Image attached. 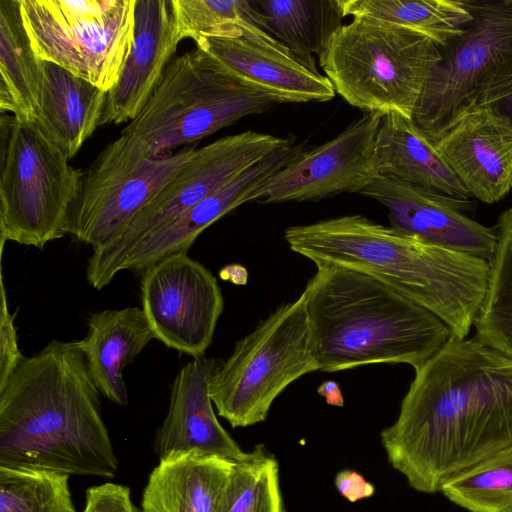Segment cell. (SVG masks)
<instances>
[{"mask_svg":"<svg viewBox=\"0 0 512 512\" xmlns=\"http://www.w3.org/2000/svg\"><path fill=\"white\" fill-rule=\"evenodd\" d=\"M360 194L381 203L390 227L430 244L490 260L497 232L467 216L468 200L446 196L400 180L377 177Z\"/></svg>","mask_w":512,"mask_h":512,"instance_id":"9a60e30c","label":"cell"},{"mask_svg":"<svg viewBox=\"0 0 512 512\" xmlns=\"http://www.w3.org/2000/svg\"><path fill=\"white\" fill-rule=\"evenodd\" d=\"M304 144L294 141L246 169L201 202L141 241L126 256L119 272L142 273L165 256L187 253L197 237L210 225L241 204L266 179L287 165Z\"/></svg>","mask_w":512,"mask_h":512,"instance_id":"d6986e66","label":"cell"},{"mask_svg":"<svg viewBox=\"0 0 512 512\" xmlns=\"http://www.w3.org/2000/svg\"><path fill=\"white\" fill-rule=\"evenodd\" d=\"M0 74L1 113L35 122L42 66L24 27L20 0H0Z\"/></svg>","mask_w":512,"mask_h":512,"instance_id":"484cf974","label":"cell"},{"mask_svg":"<svg viewBox=\"0 0 512 512\" xmlns=\"http://www.w3.org/2000/svg\"><path fill=\"white\" fill-rule=\"evenodd\" d=\"M334 482L340 495L352 503L370 498L375 493L374 485L354 470L338 472Z\"/></svg>","mask_w":512,"mask_h":512,"instance_id":"d590c367","label":"cell"},{"mask_svg":"<svg viewBox=\"0 0 512 512\" xmlns=\"http://www.w3.org/2000/svg\"><path fill=\"white\" fill-rule=\"evenodd\" d=\"M319 371L304 298L278 306L215 370L209 387L219 416L233 428L263 422L274 400L301 376Z\"/></svg>","mask_w":512,"mask_h":512,"instance_id":"ba28073f","label":"cell"},{"mask_svg":"<svg viewBox=\"0 0 512 512\" xmlns=\"http://www.w3.org/2000/svg\"><path fill=\"white\" fill-rule=\"evenodd\" d=\"M472 19L440 47L411 121L436 142L475 105L482 88L512 64V0H467Z\"/></svg>","mask_w":512,"mask_h":512,"instance_id":"8fae6325","label":"cell"},{"mask_svg":"<svg viewBox=\"0 0 512 512\" xmlns=\"http://www.w3.org/2000/svg\"><path fill=\"white\" fill-rule=\"evenodd\" d=\"M83 512H94V510L85 505V508H84Z\"/></svg>","mask_w":512,"mask_h":512,"instance_id":"f35d334b","label":"cell"},{"mask_svg":"<svg viewBox=\"0 0 512 512\" xmlns=\"http://www.w3.org/2000/svg\"><path fill=\"white\" fill-rule=\"evenodd\" d=\"M218 366L214 358H195L176 374L167 414L153 442L159 460L195 453L236 462L245 456L213 409L209 387Z\"/></svg>","mask_w":512,"mask_h":512,"instance_id":"2e32d148","label":"cell"},{"mask_svg":"<svg viewBox=\"0 0 512 512\" xmlns=\"http://www.w3.org/2000/svg\"><path fill=\"white\" fill-rule=\"evenodd\" d=\"M233 465L195 453L160 459L143 490L141 512H215Z\"/></svg>","mask_w":512,"mask_h":512,"instance_id":"cb8c5ba5","label":"cell"},{"mask_svg":"<svg viewBox=\"0 0 512 512\" xmlns=\"http://www.w3.org/2000/svg\"><path fill=\"white\" fill-rule=\"evenodd\" d=\"M414 370L380 440L409 486L434 494L455 474L512 448V357L474 337L453 338Z\"/></svg>","mask_w":512,"mask_h":512,"instance_id":"6da1fadb","label":"cell"},{"mask_svg":"<svg viewBox=\"0 0 512 512\" xmlns=\"http://www.w3.org/2000/svg\"><path fill=\"white\" fill-rule=\"evenodd\" d=\"M196 150L185 147L156 155L139 137L121 135L99 153L84 173L68 214L66 234L92 248L111 242Z\"/></svg>","mask_w":512,"mask_h":512,"instance_id":"30bf717a","label":"cell"},{"mask_svg":"<svg viewBox=\"0 0 512 512\" xmlns=\"http://www.w3.org/2000/svg\"><path fill=\"white\" fill-rule=\"evenodd\" d=\"M86 506L94 512H137L127 486L106 482L86 490Z\"/></svg>","mask_w":512,"mask_h":512,"instance_id":"e575fe53","label":"cell"},{"mask_svg":"<svg viewBox=\"0 0 512 512\" xmlns=\"http://www.w3.org/2000/svg\"><path fill=\"white\" fill-rule=\"evenodd\" d=\"M0 512H76L69 475L0 466Z\"/></svg>","mask_w":512,"mask_h":512,"instance_id":"1f68e13d","label":"cell"},{"mask_svg":"<svg viewBox=\"0 0 512 512\" xmlns=\"http://www.w3.org/2000/svg\"><path fill=\"white\" fill-rule=\"evenodd\" d=\"M440 47L410 29L353 17L330 38L319 65L335 93L364 113L412 118Z\"/></svg>","mask_w":512,"mask_h":512,"instance_id":"8992f818","label":"cell"},{"mask_svg":"<svg viewBox=\"0 0 512 512\" xmlns=\"http://www.w3.org/2000/svg\"><path fill=\"white\" fill-rule=\"evenodd\" d=\"M265 30L311 72L319 73L314 55L323 53L343 25L341 0H250Z\"/></svg>","mask_w":512,"mask_h":512,"instance_id":"d4e9b609","label":"cell"},{"mask_svg":"<svg viewBox=\"0 0 512 512\" xmlns=\"http://www.w3.org/2000/svg\"><path fill=\"white\" fill-rule=\"evenodd\" d=\"M140 295L155 339L193 359L205 357L224 310L209 269L187 253L165 256L141 273Z\"/></svg>","mask_w":512,"mask_h":512,"instance_id":"4fadbf2b","label":"cell"},{"mask_svg":"<svg viewBox=\"0 0 512 512\" xmlns=\"http://www.w3.org/2000/svg\"><path fill=\"white\" fill-rule=\"evenodd\" d=\"M180 40L202 36L245 35L278 44L250 0H172Z\"/></svg>","mask_w":512,"mask_h":512,"instance_id":"f1b7e54d","label":"cell"},{"mask_svg":"<svg viewBox=\"0 0 512 512\" xmlns=\"http://www.w3.org/2000/svg\"><path fill=\"white\" fill-rule=\"evenodd\" d=\"M476 108L499 115L512 126V64L482 88L473 109Z\"/></svg>","mask_w":512,"mask_h":512,"instance_id":"836d02e7","label":"cell"},{"mask_svg":"<svg viewBox=\"0 0 512 512\" xmlns=\"http://www.w3.org/2000/svg\"><path fill=\"white\" fill-rule=\"evenodd\" d=\"M36 124L68 159L99 126L107 92L60 65L41 60Z\"/></svg>","mask_w":512,"mask_h":512,"instance_id":"44dd1931","label":"cell"},{"mask_svg":"<svg viewBox=\"0 0 512 512\" xmlns=\"http://www.w3.org/2000/svg\"><path fill=\"white\" fill-rule=\"evenodd\" d=\"M374 167L378 177L457 199H471L434 143L416 129L411 119L399 114H388L381 120L375 139Z\"/></svg>","mask_w":512,"mask_h":512,"instance_id":"603a6c76","label":"cell"},{"mask_svg":"<svg viewBox=\"0 0 512 512\" xmlns=\"http://www.w3.org/2000/svg\"><path fill=\"white\" fill-rule=\"evenodd\" d=\"M512 512V511H511Z\"/></svg>","mask_w":512,"mask_h":512,"instance_id":"ab89813d","label":"cell"},{"mask_svg":"<svg viewBox=\"0 0 512 512\" xmlns=\"http://www.w3.org/2000/svg\"><path fill=\"white\" fill-rule=\"evenodd\" d=\"M223 280H229L236 285H244L247 281V271L240 265H228L219 272Z\"/></svg>","mask_w":512,"mask_h":512,"instance_id":"74e56055","label":"cell"},{"mask_svg":"<svg viewBox=\"0 0 512 512\" xmlns=\"http://www.w3.org/2000/svg\"><path fill=\"white\" fill-rule=\"evenodd\" d=\"M180 41L172 0H135L131 51L117 84L106 94L99 126L131 122L141 113Z\"/></svg>","mask_w":512,"mask_h":512,"instance_id":"ac0fdd59","label":"cell"},{"mask_svg":"<svg viewBox=\"0 0 512 512\" xmlns=\"http://www.w3.org/2000/svg\"><path fill=\"white\" fill-rule=\"evenodd\" d=\"M80 340L90 376L109 401L126 406L128 391L122 370L155 339L141 308L125 307L92 313Z\"/></svg>","mask_w":512,"mask_h":512,"instance_id":"7402d4cb","label":"cell"},{"mask_svg":"<svg viewBox=\"0 0 512 512\" xmlns=\"http://www.w3.org/2000/svg\"><path fill=\"white\" fill-rule=\"evenodd\" d=\"M80 340L25 357L0 389V466L112 478L118 461Z\"/></svg>","mask_w":512,"mask_h":512,"instance_id":"7a4b0ae2","label":"cell"},{"mask_svg":"<svg viewBox=\"0 0 512 512\" xmlns=\"http://www.w3.org/2000/svg\"><path fill=\"white\" fill-rule=\"evenodd\" d=\"M283 103L288 101L280 94L237 76L196 48L172 59L141 113L121 135L137 136L161 155Z\"/></svg>","mask_w":512,"mask_h":512,"instance_id":"5b68a950","label":"cell"},{"mask_svg":"<svg viewBox=\"0 0 512 512\" xmlns=\"http://www.w3.org/2000/svg\"><path fill=\"white\" fill-rule=\"evenodd\" d=\"M302 295L322 372L384 363L416 369L453 339L431 311L360 271L317 267Z\"/></svg>","mask_w":512,"mask_h":512,"instance_id":"277c9868","label":"cell"},{"mask_svg":"<svg viewBox=\"0 0 512 512\" xmlns=\"http://www.w3.org/2000/svg\"><path fill=\"white\" fill-rule=\"evenodd\" d=\"M39 130L2 113L0 239L42 249L66 235L84 171Z\"/></svg>","mask_w":512,"mask_h":512,"instance_id":"52a82bcc","label":"cell"},{"mask_svg":"<svg viewBox=\"0 0 512 512\" xmlns=\"http://www.w3.org/2000/svg\"><path fill=\"white\" fill-rule=\"evenodd\" d=\"M487 291L474 322V338L512 357V206L496 225Z\"/></svg>","mask_w":512,"mask_h":512,"instance_id":"83f0119b","label":"cell"},{"mask_svg":"<svg viewBox=\"0 0 512 512\" xmlns=\"http://www.w3.org/2000/svg\"><path fill=\"white\" fill-rule=\"evenodd\" d=\"M434 146L471 198L493 204L512 189V126L503 117L473 109Z\"/></svg>","mask_w":512,"mask_h":512,"instance_id":"e0dca14e","label":"cell"},{"mask_svg":"<svg viewBox=\"0 0 512 512\" xmlns=\"http://www.w3.org/2000/svg\"><path fill=\"white\" fill-rule=\"evenodd\" d=\"M294 141L245 131L196 150L191 159L111 242L93 248L86 278L95 289L107 286L126 256L146 237L217 191L240 173Z\"/></svg>","mask_w":512,"mask_h":512,"instance_id":"7c38bea8","label":"cell"},{"mask_svg":"<svg viewBox=\"0 0 512 512\" xmlns=\"http://www.w3.org/2000/svg\"><path fill=\"white\" fill-rule=\"evenodd\" d=\"M383 116L364 113L331 140L299 152L259 185L247 202L310 201L339 193H360L378 177L376 135Z\"/></svg>","mask_w":512,"mask_h":512,"instance_id":"5bb4252c","label":"cell"},{"mask_svg":"<svg viewBox=\"0 0 512 512\" xmlns=\"http://www.w3.org/2000/svg\"><path fill=\"white\" fill-rule=\"evenodd\" d=\"M195 43L237 76L280 94L288 103L326 102L336 94L326 76L311 72L281 43L244 35L202 36Z\"/></svg>","mask_w":512,"mask_h":512,"instance_id":"ffe728a7","label":"cell"},{"mask_svg":"<svg viewBox=\"0 0 512 512\" xmlns=\"http://www.w3.org/2000/svg\"><path fill=\"white\" fill-rule=\"evenodd\" d=\"M440 492L469 512H511L512 448L450 477Z\"/></svg>","mask_w":512,"mask_h":512,"instance_id":"4dcf8cb0","label":"cell"},{"mask_svg":"<svg viewBox=\"0 0 512 512\" xmlns=\"http://www.w3.org/2000/svg\"><path fill=\"white\" fill-rule=\"evenodd\" d=\"M289 248L315 264L366 273L428 309L465 339L484 300L489 261L425 242L363 215L288 227Z\"/></svg>","mask_w":512,"mask_h":512,"instance_id":"3957f363","label":"cell"},{"mask_svg":"<svg viewBox=\"0 0 512 512\" xmlns=\"http://www.w3.org/2000/svg\"><path fill=\"white\" fill-rule=\"evenodd\" d=\"M3 276L1 266L0 389L5 386L10 376L25 358L19 349L17 328L14 324L16 313H10Z\"/></svg>","mask_w":512,"mask_h":512,"instance_id":"d6a6232c","label":"cell"},{"mask_svg":"<svg viewBox=\"0 0 512 512\" xmlns=\"http://www.w3.org/2000/svg\"><path fill=\"white\" fill-rule=\"evenodd\" d=\"M215 512H285L279 464L263 444L234 462Z\"/></svg>","mask_w":512,"mask_h":512,"instance_id":"f546056e","label":"cell"},{"mask_svg":"<svg viewBox=\"0 0 512 512\" xmlns=\"http://www.w3.org/2000/svg\"><path fill=\"white\" fill-rule=\"evenodd\" d=\"M135 0H20L23 24L41 60L109 92L134 37Z\"/></svg>","mask_w":512,"mask_h":512,"instance_id":"9c48e42d","label":"cell"},{"mask_svg":"<svg viewBox=\"0 0 512 512\" xmlns=\"http://www.w3.org/2000/svg\"><path fill=\"white\" fill-rule=\"evenodd\" d=\"M317 393L324 397L327 404L343 407L344 406V398L342 391L339 385L331 380L324 381L320 384L317 389Z\"/></svg>","mask_w":512,"mask_h":512,"instance_id":"8d00e7d4","label":"cell"},{"mask_svg":"<svg viewBox=\"0 0 512 512\" xmlns=\"http://www.w3.org/2000/svg\"><path fill=\"white\" fill-rule=\"evenodd\" d=\"M344 16L370 17L420 33L439 47L472 19L467 0H341Z\"/></svg>","mask_w":512,"mask_h":512,"instance_id":"4316f807","label":"cell"}]
</instances>
